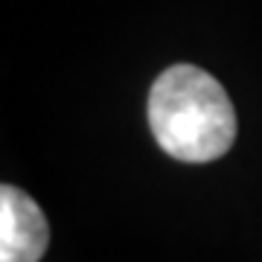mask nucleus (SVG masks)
Masks as SVG:
<instances>
[{
  "label": "nucleus",
  "instance_id": "obj_1",
  "mask_svg": "<svg viewBox=\"0 0 262 262\" xmlns=\"http://www.w3.org/2000/svg\"><path fill=\"white\" fill-rule=\"evenodd\" d=\"M149 125L160 149L184 163H210L236 140V111L227 91L192 64H175L155 79Z\"/></svg>",
  "mask_w": 262,
  "mask_h": 262
},
{
  "label": "nucleus",
  "instance_id": "obj_2",
  "mask_svg": "<svg viewBox=\"0 0 262 262\" xmlns=\"http://www.w3.org/2000/svg\"><path fill=\"white\" fill-rule=\"evenodd\" d=\"M50 245L41 207L18 187L0 189V262H38Z\"/></svg>",
  "mask_w": 262,
  "mask_h": 262
}]
</instances>
